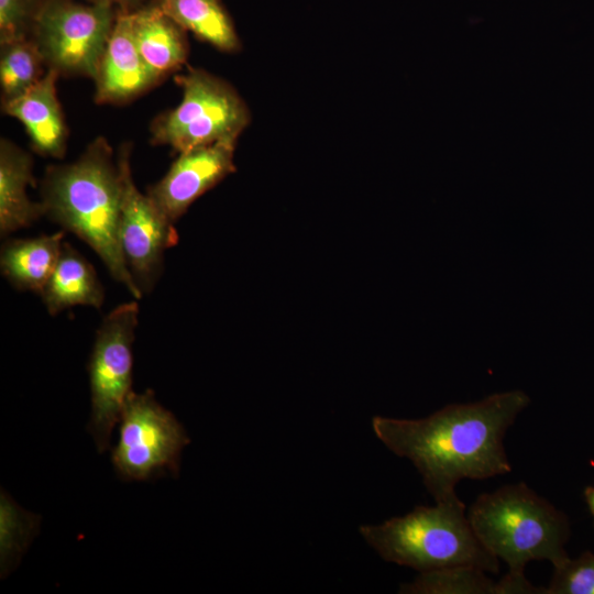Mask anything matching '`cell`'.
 <instances>
[{
  "label": "cell",
  "mask_w": 594,
  "mask_h": 594,
  "mask_svg": "<svg viewBox=\"0 0 594 594\" xmlns=\"http://www.w3.org/2000/svg\"><path fill=\"white\" fill-rule=\"evenodd\" d=\"M133 37L144 62L161 78L187 59L184 30L157 3L133 12Z\"/></svg>",
  "instance_id": "cell-15"
},
{
  "label": "cell",
  "mask_w": 594,
  "mask_h": 594,
  "mask_svg": "<svg viewBox=\"0 0 594 594\" xmlns=\"http://www.w3.org/2000/svg\"><path fill=\"white\" fill-rule=\"evenodd\" d=\"M468 518L483 546L509 572L524 573L534 560L557 566L569 559L568 517L522 482L479 495Z\"/></svg>",
  "instance_id": "cell-4"
},
{
  "label": "cell",
  "mask_w": 594,
  "mask_h": 594,
  "mask_svg": "<svg viewBox=\"0 0 594 594\" xmlns=\"http://www.w3.org/2000/svg\"><path fill=\"white\" fill-rule=\"evenodd\" d=\"M235 144L223 141L179 153L147 196L175 223L195 200L235 172Z\"/></svg>",
  "instance_id": "cell-10"
},
{
  "label": "cell",
  "mask_w": 594,
  "mask_h": 594,
  "mask_svg": "<svg viewBox=\"0 0 594 594\" xmlns=\"http://www.w3.org/2000/svg\"><path fill=\"white\" fill-rule=\"evenodd\" d=\"M41 517L21 508L3 490L0 494V573L7 578L38 534Z\"/></svg>",
  "instance_id": "cell-18"
},
{
  "label": "cell",
  "mask_w": 594,
  "mask_h": 594,
  "mask_svg": "<svg viewBox=\"0 0 594 594\" xmlns=\"http://www.w3.org/2000/svg\"><path fill=\"white\" fill-rule=\"evenodd\" d=\"M522 391L450 404L422 419L375 416L372 428L393 453L410 460L436 502L454 495L463 479L485 480L512 471L504 437L529 405Z\"/></svg>",
  "instance_id": "cell-1"
},
{
  "label": "cell",
  "mask_w": 594,
  "mask_h": 594,
  "mask_svg": "<svg viewBox=\"0 0 594 594\" xmlns=\"http://www.w3.org/2000/svg\"><path fill=\"white\" fill-rule=\"evenodd\" d=\"M138 317V302L119 305L96 333L88 363L91 414L87 428L100 453L109 449L113 428L133 392L132 345Z\"/></svg>",
  "instance_id": "cell-8"
},
{
  "label": "cell",
  "mask_w": 594,
  "mask_h": 594,
  "mask_svg": "<svg viewBox=\"0 0 594 594\" xmlns=\"http://www.w3.org/2000/svg\"><path fill=\"white\" fill-rule=\"evenodd\" d=\"M495 594H547V587L532 585L524 573L507 572L495 582Z\"/></svg>",
  "instance_id": "cell-23"
},
{
  "label": "cell",
  "mask_w": 594,
  "mask_h": 594,
  "mask_svg": "<svg viewBox=\"0 0 594 594\" xmlns=\"http://www.w3.org/2000/svg\"><path fill=\"white\" fill-rule=\"evenodd\" d=\"M45 0H0V43L30 37Z\"/></svg>",
  "instance_id": "cell-22"
},
{
  "label": "cell",
  "mask_w": 594,
  "mask_h": 594,
  "mask_svg": "<svg viewBox=\"0 0 594 594\" xmlns=\"http://www.w3.org/2000/svg\"><path fill=\"white\" fill-rule=\"evenodd\" d=\"M124 190L119 223V241L127 266L142 295L152 292L163 273L164 253L178 241L170 222L135 186L130 167V150L118 155Z\"/></svg>",
  "instance_id": "cell-9"
},
{
  "label": "cell",
  "mask_w": 594,
  "mask_h": 594,
  "mask_svg": "<svg viewBox=\"0 0 594 594\" xmlns=\"http://www.w3.org/2000/svg\"><path fill=\"white\" fill-rule=\"evenodd\" d=\"M161 79L135 45L133 12L122 10L117 15L94 78L96 102L119 105L131 101Z\"/></svg>",
  "instance_id": "cell-11"
},
{
  "label": "cell",
  "mask_w": 594,
  "mask_h": 594,
  "mask_svg": "<svg viewBox=\"0 0 594 594\" xmlns=\"http://www.w3.org/2000/svg\"><path fill=\"white\" fill-rule=\"evenodd\" d=\"M0 45V84L4 103L24 95L35 85L45 74V63L31 37Z\"/></svg>",
  "instance_id": "cell-19"
},
{
  "label": "cell",
  "mask_w": 594,
  "mask_h": 594,
  "mask_svg": "<svg viewBox=\"0 0 594 594\" xmlns=\"http://www.w3.org/2000/svg\"><path fill=\"white\" fill-rule=\"evenodd\" d=\"M189 442L183 425L155 399L153 391L132 392L120 417L111 462L127 482L177 477L183 449Z\"/></svg>",
  "instance_id": "cell-6"
},
{
  "label": "cell",
  "mask_w": 594,
  "mask_h": 594,
  "mask_svg": "<svg viewBox=\"0 0 594 594\" xmlns=\"http://www.w3.org/2000/svg\"><path fill=\"white\" fill-rule=\"evenodd\" d=\"M585 502L594 520V486H587L584 491Z\"/></svg>",
  "instance_id": "cell-25"
},
{
  "label": "cell",
  "mask_w": 594,
  "mask_h": 594,
  "mask_svg": "<svg viewBox=\"0 0 594 594\" xmlns=\"http://www.w3.org/2000/svg\"><path fill=\"white\" fill-rule=\"evenodd\" d=\"M40 296L54 316L78 305L100 308L105 292L94 266L69 243H63L57 264Z\"/></svg>",
  "instance_id": "cell-14"
},
{
  "label": "cell",
  "mask_w": 594,
  "mask_h": 594,
  "mask_svg": "<svg viewBox=\"0 0 594 594\" xmlns=\"http://www.w3.org/2000/svg\"><path fill=\"white\" fill-rule=\"evenodd\" d=\"M547 594H594V553L586 551L553 566Z\"/></svg>",
  "instance_id": "cell-21"
},
{
  "label": "cell",
  "mask_w": 594,
  "mask_h": 594,
  "mask_svg": "<svg viewBox=\"0 0 594 594\" xmlns=\"http://www.w3.org/2000/svg\"><path fill=\"white\" fill-rule=\"evenodd\" d=\"M117 15L111 4L45 0L30 37L48 69L95 78Z\"/></svg>",
  "instance_id": "cell-7"
},
{
  "label": "cell",
  "mask_w": 594,
  "mask_h": 594,
  "mask_svg": "<svg viewBox=\"0 0 594 594\" xmlns=\"http://www.w3.org/2000/svg\"><path fill=\"white\" fill-rule=\"evenodd\" d=\"M123 190L120 161L107 140L97 138L75 162L47 167L41 202L45 216L85 241L111 276L141 298L119 241Z\"/></svg>",
  "instance_id": "cell-2"
},
{
  "label": "cell",
  "mask_w": 594,
  "mask_h": 594,
  "mask_svg": "<svg viewBox=\"0 0 594 594\" xmlns=\"http://www.w3.org/2000/svg\"><path fill=\"white\" fill-rule=\"evenodd\" d=\"M89 2L95 3H106L111 6H120L122 10H128V8L134 4L139 0H88Z\"/></svg>",
  "instance_id": "cell-24"
},
{
  "label": "cell",
  "mask_w": 594,
  "mask_h": 594,
  "mask_svg": "<svg viewBox=\"0 0 594 594\" xmlns=\"http://www.w3.org/2000/svg\"><path fill=\"white\" fill-rule=\"evenodd\" d=\"M157 4L183 30L215 48L226 53L240 51L234 24L219 0H157Z\"/></svg>",
  "instance_id": "cell-17"
},
{
  "label": "cell",
  "mask_w": 594,
  "mask_h": 594,
  "mask_svg": "<svg viewBox=\"0 0 594 594\" xmlns=\"http://www.w3.org/2000/svg\"><path fill=\"white\" fill-rule=\"evenodd\" d=\"M404 594H495V582L486 572L470 565L448 566L426 572L402 584Z\"/></svg>",
  "instance_id": "cell-20"
},
{
  "label": "cell",
  "mask_w": 594,
  "mask_h": 594,
  "mask_svg": "<svg viewBox=\"0 0 594 594\" xmlns=\"http://www.w3.org/2000/svg\"><path fill=\"white\" fill-rule=\"evenodd\" d=\"M64 232L31 239H11L0 254L2 275L20 290L41 294L53 273L63 246Z\"/></svg>",
  "instance_id": "cell-16"
},
{
  "label": "cell",
  "mask_w": 594,
  "mask_h": 594,
  "mask_svg": "<svg viewBox=\"0 0 594 594\" xmlns=\"http://www.w3.org/2000/svg\"><path fill=\"white\" fill-rule=\"evenodd\" d=\"M360 534L385 561L419 572L455 565L499 571L498 559L475 535L458 495L381 525L361 526Z\"/></svg>",
  "instance_id": "cell-3"
},
{
  "label": "cell",
  "mask_w": 594,
  "mask_h": 594,
  "mask_svg": "<svg viewBox=\"0 0 594 594\" xmlns=\"http://www.w3.org/2000/svg\"><path fill=\"white\" fill-rule=\"evenodd\" d=\"M176 82L182 88V100L153 120V144L182 153L217 142H237L250 124L251 112L231 84L200 68L177 76Z\"/></svg>",
  "instance_id": "cell-5"
},
{
  "label": "cell",
  "mask_w": 594,
  "mask_h": 594,
  "mask_svg": "<svg viewBox=\"0 0 594 594\" xmlns=\"http://www.w3.org/2000/svg\"><path fill=\"white\" fill-rule=\"evenodd\" d=\"M58 74L48 69L24 95L2 103L3 113L25 128L33 150L47 157L63 158L67 127L56 95Z\"/></svg>",
  "instance_id": "cell-12"
},
{
  "label": "cell",
  "mask_w": 594,
  "mask_h": 594,
  "mask_svg": "<svg viewBox=\"0 0 594 594\" xmlns=\"http://www.w3.org/2000/svg\"><path fill=\"white\" fill-rule=\"evenodd\" d=\"M34 185L33 158L7 139L0 141V234L32 226L45 216L42 202H33L26 187Z\"/></svg>",
  "instance_id": "cell-13"
}]
</instances>
